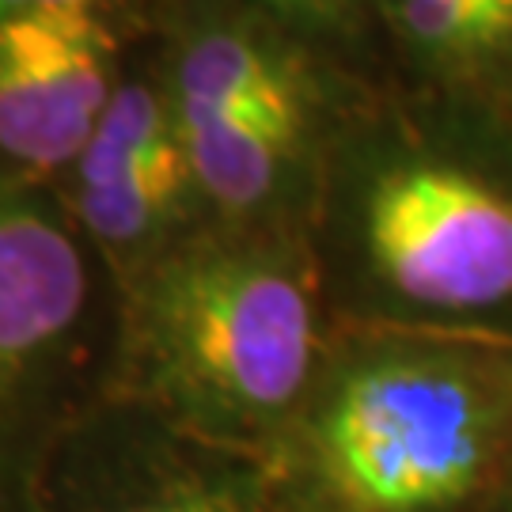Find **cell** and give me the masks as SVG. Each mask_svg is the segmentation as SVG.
<instances>
[{
    "label": "cell",
    "mask_w": 512,
    "mask_h": 512,
    "mask_svg": "<svg viewBox=\"0 0 512 512\" xmlns=\"http://www.w3.org/2000/svg\"><path fill=\"white\" fill-rule=\"evenodd\" d=\"M308 239L338 323L512 334V122L368 84Z\"/></svg>",
    "instance_id": "6da1fadb"
},
{
    "label": "cell",
    "mask_w": 512,
    "mask_h": 512,
    "mask_svg": "<svg viewBox=\"0 0 512 512\" xmlns=\"http://www.w3.org/2000/svg\"><path fill=\"white\" fill-rule=\"evenodd\" d=\"M338 334L308 232L205 224L118 285L110 395L274 452Z\"/></svg>",
    "instance_id": "7a4b0ae2"
},
{
    "label": "cell",
    "mask_w": 512,
    "mask_h": 512,
    "mask_svg": "<svg viewBox=\"0 0 512 512\" xmlns=\"http://www.w3.org/2000/svg\"><path fill=\"white\" fill-rule=\"evenodd\" d=\"M270 459L296 512H494L512 482V334L338 323Z\"/></svg>",
    "instance_id": "3957f363"
},
{
    "label": "cell",
    "mask_w": 512,
    "mask_h": 512,
    "mask_svg": "<svg viewBox=\"0 0 512 512\" xmlns=\"http://www.w3.org/2000/svg\"><path fill=\"white\" fill-rule=\"evenodd\" d=\"M152 50L213 217L308 232L334 133L368 84L236 0L171 4Z\"/></svg>",
    "instance_id": "277c9868"
},
{
    "label": "cell",
    "mask_w": 512,
    "mask_h": 512,
    "mask_svg": "<svg viewBox=\"0 0 512 512\" xmlns=\"http://www.w3.org/2000/svg\"><path fill=\"white\" fill-rule=\"evenodd\" d=\"M118 281L50 183L0 179V471L19 494L69 425L107 403Z\"/></svg>",
    "instance_id": "5b68a950"
},
{
    "label": "cell",
    "mask_w": 512,
    "mask_h": 512,
    "mask_svg": "<svg viewBox=\"0 0 512 512\" xmlns=\"http://www.w3.org/2000/svg\"><path fill=\"white\" fill-rule=\"evenodd\" d=\"M4 512H296L266 452L107 399L50 444Z\"/></svg>",
    "instance_id": "8992f818"
},
{
    "label": "cell",
    "mask_w": 512,
    "mask_h": 512,
    "mask_svg": "<svg viewBox=\"0 0 512 512\" xmlns=\"http://www.w3.org/2000/svg\"><path fill=\"white\" fill-rule=\"evenodd\" d=\"M57 190L118 285L217 220L152 46L129 54L103 126Z\"/></svg>",
    "instance_id": "52a82bcc"
},
{
    "label": "cell",
    "mask_w": 512,
    "mask_h": 512,
    "mask_svg": "<svg viewBox=\"0 0 512 512\" xmlns=\"http://www.w3.org/2000/svg\"><path fill=\"white\" fill-rule=\"evenodd\" d=\"M126 61L110 12L0 19V179L61 183L103 126Z\"/></svg>",
    "instance_id": "ba28073f"
},
{
    "label": "cell",
    "mask_w": 512,
    "mask_h": 512,
    "mask_svg": "<svg viewBox=\"0 0 512 512\" xmlns=\"http://www.w3.org/2000/svg\"><path fill=\"white\" fill-rule=\"evenodd\" d=\"M403 88L512 122V0H380Z\"/></svg>",
    "instance_id": "9c48e42d"
},
{
    "label": "cell",
    "mask_w": 512,
    "mask_h": 512,
    "mask_svg": "<svg viewBox=\"0 0 512 512\" xmlns=\"http://www.w3.org/2000/svg\"><path fill=\"white\" fill-rule=\"evenodd\" d=\"M236 4L334 61L357 50L368 35H380V0H236Z\"/></svg>",
    "instance_id": "30bf717a"
},
{
    "label": "cell",
    "mask_w": 512,
    "mask_h": 512,
    "mask_svg": "<svg viewBox=\"0 0 512 512\" xmlns=\"http://www.w3.org/2000/svg\"><path fill=\"white\" fill-rule=\"evenodd\" d=\"M114 0H0V19L23 12H110Z\"/></svg>",
    "instance_id": "8fae6325"
},
{
    "label": "cell",
    "mask_w": 512,
    "mask_h": 512,
    "mask_svg": "<svg viewBox=\"0 0 512 512\" xmlns=\"http://www.w3.org/2000/svg\"><path fill=\"white\" fill-rule=\"evenodd\" d=\"M497 509H512V482H509V490H505V497L497 501Z\"/></svg>",
    "instance_id": "7c38bea8"
},
{
    "label": "cell",
    "mask_w": 512,
    "mask_h": 512,
    "mask_svg": "<svg viewBox=\"0 0 512 512\" xmlns=\"http://www.w3.org/2000/svg\"><path fill=\"white\" fill-rule=\"evenodd\" d=\"M494 512H512V509H494Z\"/></svg>",
    "instance_id": "4fadbf2b"
}]
</instances>
